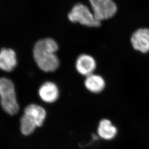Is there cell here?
Returning <instances> with one entry per match:
<instances>
[{
  "label": "cell",
  "instance_id": "cell-1",
  "mask_svg": "<svg viewBox=\"0 0 149 149\" xmlns=\"http://www.w3.org/2000/svg\"><path fill=\"white\" fill-rule=\"evenodd\" d=\"M58 46L52 38L39 40L33 49V57L39 68L45 72H53L59 66V59L56 53Z\"/></svg>",
  "mask_w": 149,
  "mask_h": 149
},
{
  "label": "cell",
  "instance_id": "cell-2",
  "mask_svg": "<svg viewBox=\"0 0 149 149\" xmlns=\"http://www.w3.org/2000/svg\"><path fill=\"white\" fill-rule=\"evenodd\" d=\"M0 96L4 111L11 115L16 114L19 107L16 100L14 85L11 80L4 77L0 78Z\"/></svg>",
  "mask_w": 149,
  "mask_h": 149
},
{
  "label": "cell",
  "instance_id": "cell-3",
  "mask_svg": "<svg viewBox=\"0 0 149 149\" xmlns=\"http://www.w3.org/2000/svg\"><path fill=\"white\" fill-rule=\"evenodd\" d=\"M68 17L71 22H79L88 27H96L101 25V22L96 20L93 13L82 3L76 4L69 13Z\"/></svg>",
  "mask_w": 149,
  "mask_h": 149
},
{
  "label": "cell",
  "instance_id": "cell-4",
  "mask_svg": "<svg viewBox=\"0 0 149 149\" xmlns=\"http://www.w3.org/2000/svg\"><path fill=\"white\" fill-rule=\"evenodd\" d=\"M96 20L110 19L116 14L117 7L112 0H89Z\"/></svg>",
  "mask_w": 149,
  "mask_h": 149
},
{
  "label": "cell",
  "instance_id": "cell-5",
  "mask_svg": "<svg viewBox=\"0 0 149 149\" xmlns=\"http://www.w3.org/2000/svg\"><path fill=\"white\" fill-rule=\"evenodd\" d=\"M131 42L136 50L144 53L149 52V29H140L136 31L132 36Z\"/></svg>",
  "mask_w": 149,
  "mask_h": 149
},
{
  "label": "cell",
  "instance_id": "cell-6",
  "mask_svg": "<svg viewBox=\"0 0 149 149\" xmlns=\"http://www.w3.org/2000/svg\"><path fill=\"white\" fill-rule=\"evenodd\" d=\"M75 65L79 73L87 77L93 74L96 69V63L92 56L83 54L78 57Z\"/></svg>",
  "mask_w": 149,
  "mask_h": 149
},
{
  "label": "cell",
  "instance_id": "cell-7",
  "mask_svg": "<svg viewBox=\"0 0 149 149\" xmlns=\"http://www.w3.org/2000/svg\"><path fill=\"white\" fill-rule=\"evenodd\" d=\"M39 95L43 101L49 103H53L59 97V89L55 83L46 82L40 87Z\"/></svg>",
  "mask_w": 149,
  "mask_h": 149
},
{
  "label": "cell",
  "instance_id": "cell-8",
  "mask_svg": "<svg viewBox=\"0 0 149 149\" xmlns=\"http://www.w3.org/2000/svg\"><path fill=\"white\" fill-rule=\"evenodd\" d=\"M17 65L15 52L9 49H3L0 51V68L11 72Z\"/></svg>",
  "mask_w": 149,
  "mask_h": 149
},
{
  "label": "cell",
  "instance_id": "cell-9",
  "mask_svg": "<svg viewBox=\"0 0 149 149\" xmlns=\"http://www.w3.org/2000/svg\"><path fill=\"white\" fill-rule=\"evenodd\" d=\"M117 133V128L109 120L103 119L99 123L97 128L99 138L105 141H111L116 137Z\"/></svg>",
  "mask_w": 149,
  "mask_h": 149
},
{
  "label": "cell",
  "instance_id": "cell-10",
  "mask_svg": "<svg viewBox=\"0 0 149 149\" xmlns=\"http://www.w3.org/2000/svg\"><path fill=\"white\" fill-rule=\"evenodd\" d=\"M84 85L86 89L90 92L97 93L103 90L106 83L104 79L101 76L93 74L86 77Z\"/></svg>",
  "mask_w": 149,
  "mask_h": 149
},
{
  "label": "cell",
  "instance_id": "cell-11",
  "mask_svg": "<svg viewBox=\"0 0 149 149\" xmlns=\"http://www.w3.org/2000/svg\"><path fill=\"white\" fill-rule=\"evenodd\" d=\"M24 114L30 116L36 122L37 127L43 125L46 117V112L44 108L38 105L31 104L27 107Z\"/></svg>",
  "mask_w": 149,
  "mask_h": 149
},
{
  "label": "cell",
  "instance_id": "cell-12",
  "mask_svg": "<svg viewBox=\"0 0 149 149\" xmlns=\"http://www.w3.org/2000/svg\"><path fill=\"white\" fill-rule=\"evenodd\" d=\"M37 127L36 122L30 116L25 114L21 119V131L23 135H30Z\"/></svg>",
  "mask_w": 149,
  "mask_h": 149
}]
</instances>
